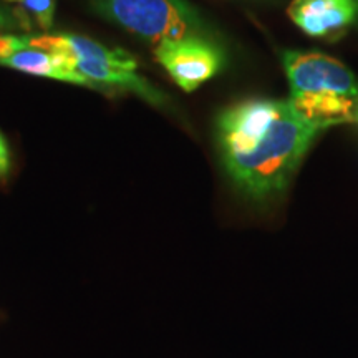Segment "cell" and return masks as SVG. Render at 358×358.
<instances>
[{"label":"cell","instance_id":"cell-1","mask_svg":"<svg viewBox=\"0 0 358 358\" xmlns=\"http://www.w3.org/2000/svg\"><path fill=\"white\" fill-rule=\"evenodd\" d=\"M322 129L290 100H250L222 111L217 141L236 186L249 199L264 203L287 189Z\"/></svg>","mask_w":358,"mask_h":358},{"label":"cell","instance_id":"cell-2","mask_svg":"<svg viewBox=\"0 0 358 358\" xmlns=\"http://www.w3.org/2000/svg\"><path fill=\"white\" fill-rule=\"evenodd\" d=\"M282 64L290 83V103L322 128L347 123L358 98V80L337 58L319 52L287 50Z\"/></svg>","mask_w":358,"mask_h":358},{"label":"cell","instance_id":"cell-3","mask_svg":"<svg viewBox=\"0 0 358 358\" xmlns=\"http://www.w3.org/2000/svg\"><path fill=\"white\" fill-rule=\"evenodd\" d=\"M32 47L50 53H66L71 66L93 87H118L129 90L153 105L164 103L163 93L136 73V60L123 48H108L95 40L75 34L29 37Z\"/></svg>","mask_w":358,"mask_h":358},{"label":"cell","instance_id":"cell-4","mask_svg":"<svg viewBox=\"0 0 358 358\" xmlns=\"http://www.w3.org/2000/svg\"><path fill=\"white\" fill-rule=\"evenodd\" d=\"M105 19L148 40L161 43L209 38L199 13L185 0H92Z\"/></svg>","mask_w":358,"mask_h":358},{"label":"cell","instance_id":"cell-5","mask_svg":"<svg viewBox=\"0 0 358 358\" xmlns=\"http://www.w3.org/2000/svg\"><path fill=\"white\" fill-rule=\"evenodd\" d=\"M155 57L185 92H192L222 69L221 48L209 38H191L161 43Z\"/></svg>","mask_w":358,"mask_h":358},{"label":"cell","instance_id":"cell-6","mask_svg":"<svg viewBox=\"0 0 358 358\" xmlns=\"http://www.w3.org/2000/svg\"><path fill=\"white\" fill-rule=\"evenodd\" d=\"M287 13L308 37L334 40L357 20L358 6L353 0H294Z\"/></svg>","mask_w":358,"mask_h":358},{"label":"cell","instance_id":"cell-7","mask_svg":"<svg viewBox=\"0 0 358 358\" xmlns=\"http://www.w3.org/2000/svg\"><path fill=\"white\" fill-rule=\"evenodd\" d=\"M0 65L10 66V69L29 75H37V77L57 78L64 80V82L92 87L82 75H78L73 70L70 57L66 53H50L42 50V48L32 47L29 43V37H25L24 47H20L13 55L6 58Z\"/></svg>","mask_w":358,"mask_h":358},{"label":"cell","instance_id":"cell-8","mask_svg":"<svg viewBox=\"0 0 358 358\" xmlns=\"http://www.w3.org/2000/svg\"><path fill=\"white\" fill-rule=\"evenodd\" d=\"M7 2L22 6L42 29L48 30L52 27L53 15H55V0H7Z\"/></svg>","mask_w":358,"mask_h":358},{"label":"cell","instance_id":"cell-9","mask_svg":"<svg viewBox=\"0 0 358 358\" xmlns=\"http://www.w3.org/2000/svg\"><path fill=\"white\" fill-rule=\"evenodd\" d=\"M25 37H15V35H0V64L6 58L13 55L20 47H24Z\"/></svg>","mask_w":358,"mask_h":358},{"label":"cell","instance_id":"cell-10","mask_svg":"<svg viewBox=\"0 0 358 358\" xmlns=\"http://www.w3.org/2000/svg\"><path fill=\"white\" fill-rule=\"evenodd\" d=\"M8 169H10V155H8L6 140H3V136L0 134V179L7 176Z\"/></svg>","mask_w":358,"mask_h":358},{"label":"cell","instance_id":"cell-11","mask_svg":"<svg viewBox=\"0 0 358 358\" xmlns=\"http://www.w3.org/2000/svg\"><path fill=\"white\" fill-rule=\"evenodd\" d=\"M17 22H19V19L15 17V13L0 7V30L12 29V27L17 25Z\"/></svg>","mask_w":358,"mask_h":358},{"label":"cell","instance_id":"cell-12","mask_svg":"<svg viewBox=\"0 0 358 358\" xmlns=\"http://www.w3.org/2000/svg\"><path fill=\"white\" fill-rule=\"evenodd\" d=\"M347 123L357 124V127H358V98L355 100V103H353V108L350 111V115H348Z\"/></svg>","mask_w":358,"mask_h":358},{"label":"cell","instance_id":"cell-13","mask_svg":"<svg viewBox=\"0 0 358 358\" xmlns=\"http://www.w3.org/2000/svg\"><path fill=\"white\" fill-rule=\"evenodd\" d=\"M353 2H355V3H357V6H358V0H353Z\"/></svg>","mask_w":358,"mask_h":358}]
</instances>
